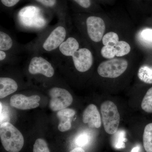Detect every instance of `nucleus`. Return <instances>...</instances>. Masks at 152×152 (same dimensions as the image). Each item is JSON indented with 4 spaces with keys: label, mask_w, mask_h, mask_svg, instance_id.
Here are the masks:
<instances>
[{
    "label": "nucleus",
    "mask_w": 152,
    "mask_h": 152,
    "mask_svg": "<svg viewBox=\"0 0 152 152\" xmlns=\"http://www.w3.org/2000/svg\"><path fill=\"white\" fill-rule=\"evenodd\" d=\"M115 56L122 57L128 54L131 51V46L127 42L120 41L115 46Z\"/></svg>",
    "instance_id": "19"
},
{
    "label": "nucleus",
    "mask_w": 152,
    "mask_h": 152,
    "mask_svg": "<svg viewBox=\"0 0 152 152\" xmlns=\"http://www.w3.org/2000/svg\"><path fill=\"white\" fill-rule=\"evenodd\" d=\"M50 12L34 4L24 7L15 16L17 27L21 31L41 32L49 26L47 13Z\"/></svg>",
    "instance_id": "3"
},
{
    "label": "nucleus",
    "mask_w": 152,
    "mask_h": 152,
    "mask_svg": "<svg viewBox=\"0 0 152 152\" xmlns=\"http://www.w3.org/2000/svg\"><path fill=\"white\" fill-rule=\"evenodd\" d=\"M33 4L39 6L56 15L58 20L70 19L67 0H29Z\"/></svg>",
    "instance_id": "10"
},
{
    "label": "nucleus",
    "mask_w": 152,
    "mask_h": 152,
    "mask_svg": "<svg viewBox=\"0 0 152 152\" xmlns=\"http://www.w3.org/2000/svg\"><path fill=\"white\" fill-rule=\"evenodd\" d=\"M51 99L49 107L53 111H58L70 105L73 97L70 93L63 88L53 87L49 91Z\"/></svg>",
    "instance_id": "9"
},
{
    "label": "nucleus",
    "mask_w": 152,
    "mask_h": 152,
    "mask_svg": "<svg viewBox=\"0 0 152 152\" xmlns=\"http://www.w3.org/2000/svg\"><path fill=\"white\" fill-rule=\"evenodd\" d=\"M0 137L4 148L8 152H20L24 144L21 133L10 122L0 126Z\"/></svg>",
    "instance_id": "4"
},
{
    "label": "nucleus",
    "mask_w": 152,
    "mask_h": 152,
    "mask_svg": "<svg viewBox=\"0 0 152 152\" xmlns=\"http://www.w3.org/2000/svg\"><path fill=\"white\" fill-rule=\"evenodd\" d=\"M101 53L102 57L105 58L113 59L115 56V47L110 45L104 46L101 49Z\"/></svg>",
    "instance_id": "24"
},
{
    "label": "nucleus",
    "mask_w": 152,
    "mask_h": 152,
    "mask_svg": "<svg viewBox=\"0 0 152 152\" xmlns=\"http://www.w3.org/2000/svg\"><path fill=\"white\" fill-rule=\"evenodd\" d=\"M19 56L10 52L0 50V62L2 64L15 61L20 58Z\"/></svg>",
    "instance_id": "22"
},
{
    "label": "nucleus",
    "mask_w": 152,
    "mask_h": 152,
    "mask_svg": "<svg viewBox=\"0 0 152 152\" xmlns=\"http://www.w3.org/2000/svg\"><path fill=\"white\" fill-rule=\"evenodd\" d=\"M139 40L142 45L152 48V29L145 28L140 31L138 34Z\"/></svg>",
    "instance_id": "18"
},
{
    "label": "nucleus",
    "mask_w": 152,
    "mask_h": 152,
    "mask_svg": "<svg viewBox=\"0 0 152 152\" xmlns=\"http://www.w3.org/2000/svg\"><path fill=\"white\" fill-rule=\"evenodd\" d=\"M139 78L147 84H152V68L148 66H142L138 72Z\"/></svg>",
    "instance_id": "16"
},
{
    "label": "nucleus",
    "mask_w": 152,
    "mask_h": 152,
    "mask_svg": "<svg viewBox=\"0 0 152 152\" xmlns=\"http://www.w3.org/2000/svg\"><path fill=\"white\" fill-rule=\"evenodd\" d=\"M128 66V61L124 59H111L99 65L98 73L103 77L115 78L122 75Z\"/></svg>",
    "instance_id": "8"
},
{
    "label": "nucleus",
    "mask_w": 152,
    "mask_h": 152,
    "mask_svg": "<svg viewBox=\"0 0 152 152\" xmlns=\"http://www.w3.org/2000/svg\"><path fill=\"white\" fill-rule=\"evenodd\" d=\"M126 141V132L124 131L120 130L114 134L113 145L115 148L120 149L125 148V142Z\"/></svg>",
    "instance_id": "17"
},
{
    "label": "nucleus",
    "mask_w": 152,
    "mask_h": 152,
    "mask_svg": "<svg viewBox=\"0 0 152 152\" xmlns=\"http://www.w3.org/2000/svg\"><path fill=\"white\" fill-rule=\"evenodd\" d=\"M18 84L16 80L10 77L0 78V98L3 99L16 91Z\"/></svg>",
    "instance_id": "14"
},
{
    "label": "nucleus",
    "mask_w": 152,
    "mask_h": 152,
    "mask_svg": "<svg viewBox=\"0 0 152 152\" xmlns=\"http://www.w3.org/2000/svg\"><path fill=\"white\" fill-rule=\"evenodd\" d=\"M1 125L3 123L9 122L10 121L8 112L7 109L3 110L2 104L1 102Z\"/></svg>",
    "instance_id": "30"
},
{
    "label": "nucleus",
    "mask_w": 152,
    "mask_h": 152,
    "mask_svg": "<svg viewBox=\"0 0 152 152\" xmlns=\"http://www.w3.org/2000/svg\"><path fill=\"white\" fill-rule=\"evenodd\" d=\"M70 22L71 19L58 20L56 24L48 26L26 44L28 53L50 54L56 51L70 34Z\"/></svg>",
    "instance_id": "2"
},
{
    "label": "nucleus",
    "mask_w": 152,
    "mask_h": 152,
    "mask_svg": "<svg viewBox=\"0 0 152 152\" xmlns=\"http://www.w3.org/2000/svg\"><path fill=\"white\" fill-rule=\"evenodd\" d=\"M71 126V120H61L58 126V129L60 132H65L69 130Z\"/></svg>",
    "instance_id": "28"
},
{
    "label": "nucleus",
    "mask_w": 152,
    "mask_h": 152,
    "mask_svg": "<svg viewBox=\"0 0 152 152\" xmlns=\"http://www.w3.org/2000/svg\"><path fill=\"white\" fill-rule=\"evenodd\" d=\"M76 113L75 111L73 109H64L60 110L57 113V115L58 118L59 117L65 116L72 118Z\"/></svg>",
    "instance_id": "29"
},
{
    "label": "nucleus",
    "mask_w": 152,
    "mask_h": 152,
    "mask_svg": "<svg viewBox=\"0 0 152 152\" xmlns=\"http://www.w3.org/2000/svg\"><path fill=\"white\" fill-rule=\"evenodd\" d=\"M119 40L118 35L114 32H110L104 35L103 37L102 43L104 46L110 45L115 47Z\"/></svg>",
    "instance_id": "21"
},
{
    "label": "nucleus",
    "mask_w": 152,
    "mask_h": 152,
    "mask_svg": "<svg viewBox=\"0 0 152 152\" xmlns=\"http://www.w3.org/2000/svg\"><path fill=\"white\" fill-rule=\"evenodd\" d=\"M83 121L91 128H99L102 126V118L96 106L93 104L86 108L83 115Z\"/></svg>",
    "instance_id": "13"
},
{
    "label": "nucleus",
    "mask_w": 152,
    "mask_h": 152,
    "mask_svg": "<svg viewBox=\"0 0 152 152\" xmlns=\"http://www.w3.org/2000/svg\"><path fill=\"white\" fill-rule=\"evenodd\" d=\"M22 0H0L1 8L5 10H10L20 3Z\"/></svg>",
    "instance_id": "25"
},
{
    "label": "nucleus",
    "mask_w": 152,
    "mask_h": 152,
    "mask_svg": "<svg viewBox=\"0 0 152 152\" xmlns=\"http://www.w3.org/2000/svg\"><path fill=\"white\" fill-rule=\"evenodd\" d=\"M40 97L38 95L27 97L23 94H15L11 97L10 104L11 106L21 110L36 108L39 106V102Z\"/></svg>",
    "instance_id": "12"
},
{
    "label": "nucleus",
    "mask_w": 152,
    "mask_h": 152,
    "mask_svg": "<svg viewBox=\"0 0 152 152\" xmlns=\"http://www.w3.org/2000/svg\"><path fill=\"white\" fill-rule=\"evenodd\" d=\"M140 149V146H137L134 147L130 152H139Z\"/></svg>",
    "instance_id": "32"
},
{
    "label": "nucleus",
    "mask_w": 152,
    "mask_h": 152,
    "mask_svg": "<svg viewBox=\"0 0 152 152\" xmlns=\"http://www.w3.org/2000/svg\"><path fill=\"white\" fill-rule=\"evenodd\" d=\"M28 61V72L31 76L41 75L46 78H51L55 75L53 64L42 55L31 53Z\"/></svg>",
    "instance_id": "5"
},
{
    "label": "nucleus",
    "mask_w": 152,
    "mask_h": 152,
    "mask_svg": "<svg viewBox=\"0 0 152 152\" xmlns=\"http://www.w3.org/2000/svg\"><path fill=\"white\" fill-rule=\"evenodd\" d=\"M90 137L87 133H82L76 138V144L80 146H85L89 142Z\"/></svg>",
    "instance_id": "27"
},
{
    "label": "nucleus",
    "mask_w": 152,
    "mask_h": 152,
    "mask_svg": "<svg viewBox=\"0 0 152 152\" xmlns=\"http://www.w3.org/2000/svg\"><path fill=\"white\" fill-rule=\"evenodd\" d=\"M69 152H86L83 149L81 148L80 147H77L75 148L73 150H72Z\"/></svg>",
    "instance_id": "31"
},
{
    "label": "nucleus",
    "mask_w": 152,
    "mask_h": 152,
    "mask_svg": "<svg viewBox=\"0 0 152 152\" xmlns=\"http://www.w3.org/2000/svg\"><path fill=\"white\" fill-rule=\"evenodd\" d=\"M142 109L148 113H152V87L147 91L142 101Z\"/></svg>",
    "instance_id": "20"
},
{
    "label": "nucleus",
    "mask_w": 152,
    "mask_h": 152,
    "mask_svg": "<svg viewBox=\"0 0 152 152\" xmlns=\"http://www.w3.org/2000/svg\"><path fill=\"white\" fill-rule=\"evenodd\" d=\"M0 50L18 55L28 53L26 45L19 44L9 31L1 27L0 29Z\"/></svg>",
    "instance_id": "11"
},
{
    "label": "nucleus",
    "mask_w": 152,
    "mask_h": 152,
    "mask_svg": "<svg viewBox=\"0 0 152 152\" xmlns=\"http://www.w3.org/2000/svg\"><path fill=\"white\" fill-rule=\"evenodd\" d=\"M102 121L106 132L113 135L118 130L120 122V115L115 103L106 101L101 106Z\"/></svg>",
    "instance_id": "6"
},
{
    "label": "nucleus",
    "mask_w": 152,
    "mask_h": 152,
    "mask_svg": "<svg viewBox=\"0 0 152 152\" xmlns=\"http://www.w3.org/2000/svg\"><path fill=\"white\" fill-rule=\"evenodd\" d=\"M83 20L82 23L84 25L85 33L90 41L96 43L102 41L106 29L104 22L100 17L89 15Z\"/></svg>",
    "instance_id": "7"
},
{
    "label": "nucleus",
    "mask_w": 152,
    "mask_h": 152,
    "mask_svg": "<svg viewBox=\"0 0 152 152\" xmlns=\"http://www.w3.org/2000/svg\"><path fill=\"white\" fill-rule=\"evenodd\" d=\"M33 152H50L47 142L42 139L36 140L33 147Z\"/></svg>",
    "instance_id": "23"
},
{
    "label": "nucleus",
    "mask_w": 152,
    "mask_h": 152,
    "mask_svg": "<svg viewBox=\"0 0 152 152\" xmlns=\"http://www.w3.org/2000/svg\"><path fill=\"white\" fill-rule=\"evenodd\" d=\"M50 55L53 61L66 66L72 65L79 72H88L94 64L91 50L81 46L80 40L71 33L58 50Z\"/></svg>",
    "instance_id": "1"
},
{
    "label": "nucleus",
    "mask_w": 152,
    "mask_h": 152,
    "mask_svg": "<svg viewBox=\"0 0 152 152\" xmlns=\"http://www.w3.org/2000/svg\"><path fill=\"white\" fill-rule=\"evenodd\" d=\"M80 8L85 10H90L92 7V0H69Z\"/></svg>",
    "instance_id": "26"
},
{
    "label": "nucleus",
    "mask_w": 152,
    "mask_h": 152,
    "mask_svg": "<svg viewBox=\"0 0 152 152\" xmlns=\"http://www.w3.org/2000/svg\"><path fill=\"white\" fill-rule=\"evenodd\" d=\"M143 141L146 152H152V123L147 125L144 129Z\"/></svg>",
    "instance_id": "15"
}]
</instances>
